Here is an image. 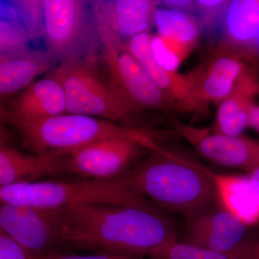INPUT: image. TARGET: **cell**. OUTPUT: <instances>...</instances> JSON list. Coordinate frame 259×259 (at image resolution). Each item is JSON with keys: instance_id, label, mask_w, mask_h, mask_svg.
<instances>
[{"instance_id": "cell-28", "label": "cell", "mask_w": 259, "mask_h": 259, "mask_svg": "<svg viewBox=\"0 0 259 259\" xmlns=\"http://www.w3.org/2000/svg\"><path fill=\"white\" fill-rule=\"evenodd\" d=\"M160 5H163L165 8L185 10L188 12L196 10L195 1H190V0H165V1H160Z\"/></svg>"}, {"instance_id": "cell-18", "label": "cell", "mask_w": 259, "mask_h": 259, "mask_svg": "<svg viewBox=\"0 0 259 259\" xmlns=\"http://www.w3.org/2000/svg\"><path fill=\"white\" fill-rule=\"evenodd\" d=\"M2 130V129H1ZM61 171L60 159L26 154L8 144L4 131L0 140V187L31 183Z\"/></svg>"}, {"instance_id": "cell-6", "label": "cell", "mask_w": 259, "mask_h": 259, "mask_svg": "<svg viewBox=\"0 0 259 259\" xmlns=\"http://www.w3.org/2000/svg\"><path fill=\"white\" fill-rule=\"evenodd\" d=\"M54 71L64 86L67 113L133 127L134 114L102 76L97 58L65 63Z\"/></svg>"}, {"instance_id": "cell-17", "label": "cell", "mask_w": 259, "mask_h": 259, "mask_svg": "<svg viewBox=\"0 0 259 259\" xmlns=\"http://www.w3.org/2000/svg\"><path fill=\"white\" fill-rule=\"evenodd\" d=\"M55 63L47 51L26 50L0 54V96L7 98L23 91Z\"/></svg>"}, {"instance_id": "cell-9", "label": "cell", "mask_w": 259, "mask_h": 259, "mask_svg": "<svg viewBox=\"0 0 259 259\" xmlns=\"http://www.w3.org/2000/svg\"><path fill=\"white\" fill-rule=\"evenodd\" d=\"M0 231L4 232L32 258L56 253L63 244L54 209L3 202Z\"/></svg>"}, {"instance_id": "cell-12", "label": "cell", "mask_w": 259, "mask_h": 259, "mask_svg": "<svg viewBox=\"0 0 259 259\" xmlns=\"http://www.w3.org/2000/svg\"><path fill=\"white\" fill-rule=\"evenodd\" d=\"M177 132L206 159L221 166L241 168L249 173L259 167V140L226 136L184 124H175Z\"/></svg>"}, {"instance_id": "cell-8", "label": "cell", "mask_w": 259, "mask_h": 259, "mask_svg": "<svg viewBox=\"0 0 259 259\" xmlns=\"http://www.w3.org/2000/svg\"><path fill=\"white\" fill-rule=\"evenodd\" d=\"M158 146L132 138L104 140L60 158L61 171L75 174L86 180L122 178L144 149L153 151Z\"/></svg>"}, {"instance_id": "cell-19", "label": "cell", "mask_w": 259, "mask_h": 259, "mask_svg": "<svg viewBox=\"0 0 259 259\" xmlns=\"http://www.w3.org/2000/svg\"><path fill=\"white\" fill-rule=\"evenodd\" d=\"M203 169L223 209L246 226L259 219V194L248 177L218 174L204 166Z\"/></svg>"}, {"instance_id": "cell-2", "label": "cell", "mask_w": 259, "mask_h": 259, "mask_svg": "<svg viewBox=\"0 0 259 259\" xmlns=\"http://www.w3.org/2000/svg\"><path fill=\"white\" fill-rule=\"evenodd\" d=\"M152 152L124 177L130 188L191 218L205 210L215 191L203 166L159 147Z\"/></svg>"}, {"instance_id": "cell-14", "label": "cell", "mask_w": 259, "mask_h": 259, "mask_svg": "<svg viewBox=\"0 0 259 259\" xmlns=\"http://www.w3.org/2000/svg\"><path fill=\"white\" fill-rule=\"evenodd\" d=\"M1 110L28 122L64 115L67 111L64 86L53 70L10 99Z\"/></svg>"}, {"instance_id": "cell-16", "label": "cell", "mask_w": 259, "mask_h": 259, "mask_svg": "<svg viewBox=\"0 0 259 259\" xmlns=\"http://www.w3.org/2000/svg\"><path fill=\"white\" fill-rule=\"evenodd\" d=\"M258 93V73L250 66L237 81L230 95L218 105L212 132L226 136H242L249 126L250 109Z\"/></svg>"}, {"instance_id": "cell-26", "label": "cell", "mask_w": 259, "mask_h": 259, "mask_svg": "<svg viewBox=\"0 0 259 259\" xmlns=\"http://www.w3.org/2000/svg\"><path fill=\"white\" fill-rule=\"evenodd\" d=\"M0 259H32V257L4 232L0 231Z\"/></svg>"}, {"instance_id": "cell-29", "label": "cell", "mask_w": 259, "mask_h": 259, "mask_svg": "<svg viewBox=\"0 0 259 259\" xmlns=\"http://www.w3.org/2000/svg\"><path fill=\"white\" fill-rule=\"evenodd\" d=\"M249 126L259 133V105L255 104L250 109Z\"/></svg>"}, {"instance_id": "cell-1", "label": "cell", "mask_w": 259, "mask_h": 259, "mask_svg": "<svg viewBox=\"0 0 259 259\" xmlns=\"http://www.w3.org/2000/svg\"><path fill=\"white\" fill-rule=\"evenodd\" d=\"M54 209L64 245L151 255L177 241L170 223L153 208L76 204Z\"/></svg>"}, {"instance_id": "cell-20", "label": "cell", "mask_w": 259, "mask_h": 259, "mask_svg": "<svg viewBox=\"0 0 259 259\" xmlns=\"http://www.w3.org/2000/svg\"><path fill=\"white\" fill-rule=\"evenodd\" d=\"M154 26L157 35L168 45L188 57L199 42L201 25L190 12L171 8H158Z\"/></svg>"}, {"instance_id": "cell-27", "label": "cell", "mask_w": 259, "mask_h": 259, "mask_svg": "<svg viewBox=\"0 0 259 259\" xmlns=\"http://www.w3.org/2000/svg\"><path fill=\"white\" fill-rule=\"evenodd\" d=\"M32 259H134L126 255L113 254V253H104L98 255H67L56 252L51 254L40 257V258H32Z\"/></svg>"}, {"instance_id": "cell-13", "label": "cell", "mask_w": 259, "mask_h": 259, "mask_svg": "<svg viewBox=\"0 0 259 259\" xmlns=\"http://www.w3.org/2000/svg\"><path fill=\"white\" fill-rule=\"evenodd\" d=\"M152 37L151 32H145L130 39L124 46L175 104L179 112L199 117L208 116L210 105L196 97L187 74L166 71L156 62L151 49Z\"/></svg>"}, {"instance_id": "cell-25", "label": "cell", "mask_w": 259, "mask_h": 259, "mask_svg": "<svg viewBox=\"0 0 259 259\" xmlns=\"http://www.w3.org/2000/svg\"><path fill=\"white\" fill-rule=\"evenodd\" d=\"M151 49L156 62L166 71L177 72L181 64L185 61L182 56L168 47L157 34L153 35Z\"/></svg>"}, {"instance_id": "cell-7", "label": "cell", "mask_w": 259, "mask_h": 259, "mask_svg": "<svg viewBox=\"0 0 259 259\" xmlns=\"http://www.w3.org/2000/svg\"><path fill=\"white\" fill-rule=\"evenodd\" d=\"M101 49L107 81L134 115L144 110L178 112L124 44L102 45Z\"/></svg>"}, {"instance_id": "cell-15", "label": "cell", "mask_w": 259, "mask_h": 259, "mask_svg": "<svg viewBox=\"0 0 259 259\" xmlns=\"http://www.w3.org/2000/svg\"><path fill=\"white\" fill-rule=\"evenodd\" d=\"M192 219L187 243L223 253L250 246L245 241L246 225L225 209L203 211Z\"/></svg>"}, {"instance_id": "cell-30", "label": "cell", "mask_w": 259, "mask_h": 259, "mask_svg": "<svg viewBox=\"0 0 259 259\" xmlns=\"http://www.w3.org/2000/svg\"><path fill=\"white\" fill-rule=\"evenodd\" d=\"M248 175L252 185L259 194V167L252 170L251 171L248 173Z\"/></svg>"}, {"instance_id": "cell-22", "label": "cell", "mask_w": 259, "mask_h": 259, "mask_svg": "<svg viewBox=\"0 0 259 259\" xmlns=\"http://www.w3.org/2000/svg\"><path fill=\"white\" fill-rule=\"evenodd\" d=\"M151 256L153 259H257L251 246L223 253L177 241L156 250Z\"/></svg>"}, {"instance_id": "cell-21", "label": "cell", "mask_w": 259, "mask_h": 259, "mask_svg": "<svg viewBox=\"0 0 259 259\" xmlns=\"http://www.w3.org/2000/svg\"><path fill=\"white\" fill-rule=\"evenodd\" d=\"M226 39L248 49L259 40V0L229 1L224 14Z\"/></svg>"}, {"instance_id": "cell-11", "label": "cell", "mask_w": 259, "mask_h": 259, "mask_svg": "<svg viewBox=\"0 0 259 259\" xmlns=\"http://www.w3.org/2000/svg\"><path fill=\"white\" fill-rule=\"evenodd\" d=\"M91 5L101 46L118 45L150 32L160 1L97 0Z\"/></svg>"}, {"instance_id": "cell-5", "label": "cell", "mask_w": 259, "mask_h": 259, "mask_svg": "<svg viewBox=\"0 0 259 259\" xmlns=\"http://www.w3.org/2000/svg\"><path fill=\"white\" fill-rule=\"evenodd\" d=\"M42 37L56 64L97 58L101 47L91 1L44 0Z\"/></svg>"}, {"instance_id": "cell-10", "label": "cell", "mask_w": 259, "mask_h": 259, "mask_svg": "<svg viewBox=\"0 0 259 259\" xmlns=\"http://www.w3.org/2000/svg\"><path fill=\"white\" fill-rule=\"evenodd\" d=\"M253 53L223 40L197 67L187 73L196 97L207 105H219L249 69Z\"/></svg>"}, {"instance_id": "cell-23", "label": "cell", "mask_w": 259, "mask_h": 259, "mask_svg": "<svg viewBox=\"0 0 259 259\" xmlns=\"http://www.w3.org/2000/svg\"><path fill=\"white\" fill-rule=\"evenodd\" d=\"M8 18L1 16L0 21V54H11L29 49L30 34L19 19L14 8Z\"/></svg>"}, {"instance_id": "cell-24", "label": "cell", "mask_w": 259, "mask_h": 259, "mask_svg": "<svg viewBox=\"0 0 259 259\" xmlns=\"http://www.w3.org/2000/svg\"><path fill=\"white\" fill-rule=\"evenodd\" d=\"M13 3V8L31 38L42 37L44 28L42 1H15Z\"/></svg>"}, {"instance_id": "cell-4", "label": "cell", "mask_w": 259, "mask_h": 259, "mask_svg": "<svg viewBox=\"0 0 259 259\" xmlns=\"http://www.w3.org/2000/svg\"><path fill=\"white\" fill-rule=\"evenodd\" d=\"M0 201L47 209L76 204H102L153 208L130 188L124 177L111 180L35 182L0 187Z\"/></svg>"}, {"instance_id": "cell-3", "label": "cell", "mask_w": 259, "mask_h": 259, "mask_svg": "<svg viewBox=\"0 0 259 259\" xmlns=\"http://www.w3.org/2000/svg\"><path fill=\"white\" fill-rule=\"evenodd\" d=\"M2 123L15 127L22 142L37 156L58 159L104 140L132 138L154 144L144 130L90 116L66 113L34 122L24 121L1 110Z\"/></svg>"}]
</instances>
